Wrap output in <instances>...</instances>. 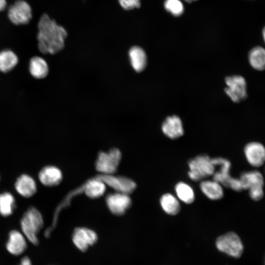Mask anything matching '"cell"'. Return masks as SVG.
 I'll use <instances>...</instances> for the list:
<instances>
[{
  "mask_svg": "<svg viewBox=\"0 0 265 265\" xmlns=\"http://www.w3.org/2000/svg\"><path fill=\"white\" fill-rule=\"evenodd\" d=\"M38 48L42 53L53 54L63 49L67 33L62 26L44 14L38 22Z\"/></svg>",
  "mask_w": 265,
  "mask_h": 265,
  "instance_id": "6da1fadb",
  "label": "cell"
},
{
  "mask_svg": "<svg viewBox=\"0 0 265 265\" xmlns=\"http://www.w3.org/2000/svg\"><path fill=\"white\" fill-rule=\"evenodd\" d=\"M22 233L32 244H39L38 234L42 229L44 222L40 212L35 207H31L25 212L20 222Z\"/></svg>",
  "mask_w": 265,
  "mask_h": 265,
  "instance_id": "7a4b0ae2",
  "label": "cell"
},
{
  "mask_svg": "<svg viewBox=\"0 0 265 265\" xmlns=\"http://www.w3.org/2000/svg\"><path fill=\"white\" fill-rule=\"evenodd\" d=\"M188 176L194 182L202 181L212 176L215 170L212 159L206 154L199 155L190 159L188 161Z\"/></svg>",
  "mask_w": 265,
  "mask_h": 265,
  "instance_id": "3957f363",
  "label": "cell"
},
{
  "mask_svg": "<svg viewBox=\"0 0 265 265\" xmlns=\"http://www.w3.org/2000/svg\"><path fill=\"white\" fill-rule=\"evenodd\" d=\"M215 245L219 251L234 258L240 257L243 251L240 238L233 232L218 237L216 239Z\"/></svg>",
  "mask_w": 265,
  "mask_h": 265,
  "instance_id": "277c9868",
  "label": "cell"
},
{
  "mask_svg": "<svg viewBox=\"0 0 265 265\" xmlns=\"http://www.w3.org/2000/svg\"><path fill=\"white\" fill-rule=\"evenodd\" d=\"M226 87L224 91L234 103H239L245 100L247 95L245 79L240 75L227 76L225 79Z\"/></svg>",
  "mask_w": 265,
  "mask_h": 265,
  "instance_id": "5b68a950",
  "label": "cell"
},
{
  "mask_svg": "<svg viewBox=\"0 0 265 265\" xmlns=\"http://www.w3.org/2000/svg\"><path fill=\"white\" fill-rule=\"evenodd\" d=\"M121 158L120 151L116 148L108 152H101L96 163V169L105 175H110L116 172Z\"/></svg>",
  "mask_w": 265,
  "mask_h": 265,
  "instance_id": "8992f818",
  "label": "cell"
},
{
  "mask_svg": "<svg viewBox=\"0 0 265 265\" xmlns=\"http://www.w3.org/2000/svg\"><path fill=\"white\" fill-rule=\"evenodd\" d=\"M8 16L14 24H26L31 18V9L26 2L18 0L9 8Z\"/></svg>",
  "mask_w": 265,
  "mask_h": 265,
  "instance_id": "52a82bcc",
  "label": "cell"
},
{
  "mask_svg": "<svg viewBox=\"0 0 265 265\" xmlns=\"http://www.w3.org/2000/svg\"><path fill=\"white\" fill-rule=\"evenodd\" d=\"M248 163L255 167L262 166L265 160V148L263 144L257 141L247 143L243 149Z\"/></svg>",
  "mask_w": 265,
  "mask_h": 265,
  "instance_id": "ba28073f",
  "label": "cell"
},
{
  "mask_svg": "<svg viewBox=\"0 0 265 265\" xmlns=\"http://www.w3.org/2000/svg\"><path fill=\"white\" fill-rule=\"evenodd\" d=\"M212 161L214 166L219 167V170L215 171L212 175L213 180L225 187L229 188L233 179L230 173L231 167L230 161L222 157H216L212 159Z\"/></svg>",
  "mask_w": 265,
  "mask_h": 265,
  "instance_id": "9c48e42d",
  "label": "cell"
},
{
  "mask_svg": "<svg viewBox=\"0 0 265 265\" xmlns=\"http://www.w3.org/2000/svg\"><path fill=\"white\" fill-rule=\"evenodd\" d=\"M5 247L11 255L20 256L27 248V239L22 233L16 230H12L9 233Z\"/></svg>",
  "mask_w": 265,
  "mask_h": 265,
  "instance_id": "30bf717a",
  "label": "cell"
},
{
  "mask_svg": "<svg viewBox=\"0 0 265 265\" xmlns=\"http://www.w3.org/2000/svg\"><path fill=\"white\" fill-rule=\"evenodd\" d=\"M73 241L80 250L85 251L88 247L94 244L97 240L96 233L88 228H76L73 234Z\"/></svg>",
  "mask_w": 265,
  "mask_h": 265,
  "instance_id": "8fae6325",
  "label": "cell"
},
{
  "mask_svg": "<svg viewBox=\"0 0 265 265\" xmlns=\"http://www.w3.org/2000/svg\"><path fill=\"white\" fill-rule=\"evenodd\" d=\"M162 132L171 139H176L184 134V129L181 119L176 115L168 116L161 125Z\"/></svg>",
  "mask_w": 265,
  "mask_h": 265,
  "instance_id": "7c38bea8",
  "label": "cell"
},
{
  "mask_svg": "<svg viewBox=\"0 0 265 265\" xmlns=\"http://www.w3.org/2000/svg\"><path fill=\"white\" fill-rule=\"evenodd\" d=\"M106 204L109 210L114 214H123L130 207L131 200L128 194L117 192L108 195Z\"/></svg>",
  "mask_w": 265,
  "mask_h": 265,
  "instance_id": "4fadbf2b",
  "label": "cell"
},
{
  "mask_svg": "<svg viewBox=\"0 0 265 265\" xmlns=\"http://www.w3.org/2000/svg\"><path fill=\"white\" fill-rule=\"evenodd\" d=\"M99 178L118 192L128 194L132 191L135 187V183L125 177L105 175Z\"/></svg>",
  "mask_w": 265,
  "mask_h": 265,
  "instance_id": "5bb4252c",
  "label": "cell"
},
{
  "mask_svg": "<svg viewBox=\"0 0 265 265\" xmlns=\"http://www.w3.org/2000/svg\"><path fill=\"white\" fill-rule=\"evenodd\" d=\"M40 182L47 186L58 185L61 181L62 174L61 170L53 166H47L43 168L39 173Z\"/></svg>",
  "mask_w": 265,
  "mask_h": 265,
  "instance_id": "9a60e30c",
  "label": "cell"
},
{
  "mask_svg": "<svg viewBox=\"0 0 265 265\" xmlns=\"http://www.w3.org/2000/svg\"><path fill=\"white\" fill-rule=\"evenodd\" d=\"M15 187L19 194L26 198L31 197L37 190L34 180L26 174H23L17 179Z\"/></svg>",
  "mask_w": 265,
  "mask_h": 265,
  "instance_id": "2e32d148",
  "label": "cell"
},
{
  "mask_svg": "<svg viewBox=\"0 0 265 265\" xmlns=\"http://www.w3.org/2000/svg\"><path fill=\"white\" fill-rule=\"evenodd\" d=\"M238 179L243 190H248L258 186L264 187V186L263 176L257 170L242 172Z\"/></svg>",
  "mask_w": 265,
  "mask_h": 265,
  "instance_id": "e0dca14e",
  "label": "cell"
},
{
  "mask_svg": "<svg viewBox=\"0 0 265 265\" xmlns=\"http://www.w3.org/2000/svg\"><path fill=\"white\" fill-rule=\"evenodd\" d=\"M199 186L203 194L210 200H218L224 196L222 186L213 180H202Z\"/></svg>",
  "mask_w": 265,
  "mask_h": 265,
  "instance_id": "ac0fdd59",
  "label": "cell"
},
{
  "mask_svg": "<svg viewBox=\"0 0 265 265\" xmlns=\"http://www.w3.org/2000/svg\"><path fill=\"white\" fill-rule=\"evenodd\" d=\"M132 67L137 72L144 70L147 64V57L145 51L140 47L134 46L129 52Z\"/></svg>",
  "mask_w": 265,
  "mask_h": 265,
  "instance_id": "d6986e66",
  "label": "cell"
},
{
  "mask_svg": "<svg viewBox=\"0 0 265 265\" xmlns=\"http://www.w3.org/2000/svg\"><path fill=\"white\" fill-rule=\"evenodd\" d=\"M29 71L33 78L37 79H43L48 76L49 69L44 59L36 56L30 59Z\"/></svg>",
  "mask_w": 265,
  "mask_h": 265,
  "instance_id": "ffe728a7",
  "label": "cell"
},
{
  "mask_svg": "<svg viewBox=\"0 0 265 265\" xmlns=\"http://www.w3.org/2000/svg\"><path fill=\"white\" fill-rule=\"evenodd\" d=\"M160 206L163 211L170 215H176L181 210L180 203L173 194L167 193L162 195L160 199Z\"/></svg>",
  "mask_w": 265,
  "mask_h": 265,
  "instance_id": "44dd1931",
  "label": "cell"
},
{
  "mask_svg": "<svg viewBox=\"0 0 265 265\" xmlns=\"http://www.w3.org/2000/svg\"><path fill=\"white\" fill-rule=\"evenodd\" d=\"M248 60L255 70L262 71L265 67V50L260 46L253 48L249 53Z\"/></svg>",
  "mask_w": 265,
  "mask_h": 265,
  "instance_id": "7402d4cb",
  "label": "cell"
},
{
  "mask_svg": "<svg viewBox=\"0 0 265 265\" xmlns=\"http://www.w3.org/2000/svg\"><path fill=\"white\" fill-rule=\"evenodd\" d=\"M18 58L12 51L6 50L0 52V71L7 73L18 64Z\"/></svg>",
  "mask_w": 265,
  "mask_h": 265,
  "instance_id": "603a6c76",
  "label": "cell"
},
{
  "mask_svg": "<svg viewBox=\"0 0 265 265\" xmlns=\"http://www.w3.org/2000/svg\"><path fill=\"white\" fill-rule=\"evenodd\" d=\"M175 190L178 198L185 204H190L194 201V191L188 184L179 182L176 184Z\"/></svg>",
  "mask_w": 265,
  "mask_h": 265,
  "instance_id": "cb8c5ba5",
  "label": "cell"
},
{
  "mask_svg": "<svg viewBox=\"0 0 265 265\" xmlns=\"http://www.w3.org/2000/svg\"><path fill=\"white\" fill-rule=\"evenodd\" d=\"M105 185L99 178L89 181L85 186L84 192L90 198L99 197L104 193L106 190Z\"/></svg>",
  "mask_w": 265,
  "mask_h": 265,
  "instance_id": "d4e9b609",
  "label": "cell"
},
{
  "mask_svg": "<svg viewBox=\"0 0 265 265\" xmlns=\"http://www.w3.org/2000/svg\"><path fill=\"white\" fill-rule=\"evenodd\" d=\"M15 199L9 192L0 194V214L3 216L10 215L15 208Z\"/></svg>",
  "mask_w": 265,
  "mask_h": 265,
  "instance_id": "484cf974",
  "label": "cell"
},
{
  "mask_svg": "<svg viewBox=\"0 0 265 265\" xmlns=\"http://www.w3.org/2000/svg\"><path fill=\"white\" fill-rule=\"evenodd\" d=\"M164 6L167 11L175 16H179L184 12V5L180 0H165Z\"/></svg>",
  "mask_w": 265,
  "mask_h": 265,
  "instance_id": "4316f807",
  "label": "cell"
},
{
  "mask_svg": "<svg viewBox=\"0 0 265 265\" xmlns=\"http://www.w3.org/2000/svg\"><path fill=\"white\" fill-rule=\"evenodd\" d=\"M248 190L249 195L250 198L254 201H260L264 196V192L263 186H258L251 188L249 189Z\"/></svg>",
  "mask_w": 265,
  "mask_h": 265,
  "instance_id": "83f0119b",
  "label": "cell"
},
{
  "mask_svg": "<svg viewBox=\"0 0 265 265\" xmlns=\"http://www.w3.org/2000/svg\"><path fill=\"white\" fill-rule=\"evenodd\" d=\"M120 5L126 10H131L139 8L140 6V0H118Z\"/></svg>",
  "mask_w": 265,
  "mask_h": 265,
  "instance_id": "f1b7e54d",
  "label": "cell"
},
{
  "mask_svg": "<svg viewBox=\"0 0 265 265\" xmlns=\"http://www.w3.org/2000/svg\"><path fill=\"white\" fill-rule=\"evenodd\" d=\"M21 265H32L31 259L26 256L23 257L20 262Z\"/></svg>",
  "mask_w": 265,
  "mask_h": 265,
  "instance_id": "f546056e",
  "label": "cell"
},
{
  "mask_svg": "<svg viewBox=\"0 0 265 265\" xmlns=\"http://www.w3.org/2000/svg\"><path fill=\"white\" fill-rule=\"evenodd\" d=\"M6 6V0H0V11L4 10Z\"/></svg>",
  "mask_w": 265,
  "mask_h": 265,
  "instance_id": "4dcf8cb0",
  "label": "cell"
},
{
  "mask_svg": "<svg viewBox=\"0 0 265 265\" xmlns=\"http://www.w3.org/2000/svg\"><path fill=\"white\" fill-rule=\"evenodd\" d=\"M185 0L188 2H191L196 1L197 0Z\"/></svg>",
  "mask_w": 265,
  "mask_h": 265,
  "instance_id": "1f68e13d",
  "label": "cell"
},
{
  "mask_svg": "<svg viewBox=\"0 0 265 265\" xmlns=\"http://www.w3.org/2000/svg\"><path fill=\"white\" fill-rule=\"evenodd\" d=\"M263 33L264 39H265V30L264 29L263 30Z\"/></svg>",
  "mask_w": 265,
  "mask_h": 265,
  "instance_id": "d6a6232c",
  "label": "cell"
},
{
  "mask_svg": "<svg viewBox=\"0 0 265 265\" xmlns=\"http://www.w3.org/2000/svg\"><path fill=\"white\" fill-rule=\"evenodd\" d=\"M19 265H21L19 264Z\"/></svg>",
  "mask_w": 265,
  "mask_h": 265,
  "instance_id": "836d02e7",
  "label": "cell"
}]
</instances>
